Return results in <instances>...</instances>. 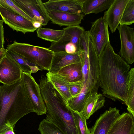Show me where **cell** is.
I'll return each instance as SVG.
<instances>
[{"mask_svg": "<svg viewBox=\"0 0 134 134\" xmlns=\"http://www.w3.org/2000/svg\"><path fill=\"white\" fill-rule=\"evenodd\" d=\"M102 94L98 93L91 94L86 101L83 111L81 113L86 120L88 119L93 114L97 103Z\"/></svg>", "mask_w": 134, "mask_h": 134, "instance_id": "26", "label": "cell"}, {"mask_svg": "<svg viewBox=\"0 0 134 134\" xmlns=\"http://www.w3.org/2000/svg\"><path fill=\"white\" fill-rule=\"evenodd\" d=\"M6 55L15 62L24 72L31 74L36 73L39 70L37 66L30 62L22 56L14 52L7 50Z\"/></svg>", "mask_w": 134, "mask_h": 134, "instance_id": "22", "label": "cell"}, {"mask_svg": "<svg viewBox=\"0 0 134 134\" xmlns=\"http://www.w3.org/2000/svg\"><path fill=\"white\" fill-rule=\"evenodd\" d=\"M116 107H110L100 115L89 130L91 134H107L112 125L120 115Z\"/></svg>", "mask_w": 134, "mask_h": 134, "instance_id": "13", "label": "cell"}, {"mask_svg": "<svg viewBox=\"0 0 134 134\" xmlns=\"http://www.w3.org/2000/svg\"><path fill=\"white\" fill-rule=\"evenodd\" d=\"M134 23V0H129L123 12L119 25H130Z\"/></svg>", "mask_w": 134, "mask_h": 134, "instance_id": "27", "label": "cell"}, {"mask_svg": "<svg viewBox=\"0 0 134 134\" xmlns=\"http://www.w3.org/2000/svg\"><path fill=\"white\" fill-rule=\"evenodd\" d=\"M22 71L18 65L6 55L0 63V82L9 85L21 79Z\"/></svg>", "mask_w": 134, "mask_h": 134, "instance_id": "11", "label": "cell"}, {"mask_svg": "<svg viewBox=\"0 0 134 134\" xmlns=\"http://www.w3.org/2000/svg\"><path fill=\"white\" fill-rule=\"evenodd\" d=\"M131 134H134V131L132 132Z\"/></svg>", "mask_w": 134, "mask_h": 134, "instance_id": "36", "label": "cell"}, {"mask_svg": "<svg viewBox=\"0 0 134 134\" xmlns=\"http://www.w3.org/2000/svg\"><path fill=\"white\" fill-rule=\"evenodd\" d=\"M78 51L80 54L84 85L92 93H98L100 86L99 58L88 31H85L81 35Z\"/></svg>", "mask_w": 134, "mask_h": 134, "instance_id": "4", "label": "cell"}, {"mask_svg": "<svg viewBox=\"0 0 134 134\" xmlns=\"http://www.w3.org/2000/svg\"><path fill=\"white\" fill-rule=\"evenodd\" d=\"M0 15L3 22L14 31L25 34L34 32L37 29L34 26L31 21L1 4Z\"/></svg>", "mask_w": 134, "mask_h": 134, "instance_id": "9", "label": "cell"}, {"mask_svg": "<svg viewBox=\"0 0 134 134\" xmlns=\"http://www.w3.org/2000/svg\"><path fill=\"white\" fill-rule=\"evenodd\" d=\"M84 85L80 93L77 96L71 97L67 101L69 107L73 111L81 113L83 110L87 100L92 94Z\"/></svg>", "mask_w": 134, "mask_h": 134, "instance_id": "23", "label": "cell"}, {"mask_svg": "<svg viewBox=\"0 0 134 134\" xmlns=\"http://www.w3.org/2000/svg\"><path fill=\"white\" fill-rule=\"evenodd\" d=\"M55 74L69 83L83 81L81 63H74L64 67Z\"/></svg>", "mask_w": 134, "mask_h": 134, "instance_id": "18", "label": "cell"}, {"mask_svg": "<svg viewBox=\"0 0 134 134\" xmlns=\"http://www.w3.org/2000/svg\"><path fill=\"white\" fill-rule=\"evenodd\" d=\"M128 96L126 105L129 113L134 117V68L130 69L127 82Z\"/></svg>", "mask_w": 134, "mask_h": 134, "instance_id": "24", "label": "cell"}, {"mask_svg": "<svg viewBox=\"0 0 134 134\" xmlns=\"http://www.w3.org/2000/svg\"><path fill=\"white\" fill-rule=\"evenodd\" d=\"M38 85L46 109L45 119L64 134H79L73 111L66 100L48 80Z\"/></svg>", "mask_w": 134, "mask_h": 134, "instance_id": "3", "label": "cell"}, {"mask_svg": "<svg viewBox=\"0 0 134 134\" xmlns=\"http://www.w3.org/2000/svg\"><path fill=\"white\" fill-rule=\"evenodd\" d=\"M3 20L0 19V50L4 48L5 42L4 30L3 25Z\"/></svg>", "mask_w": 134, "mask_h": 134, "instance_id": "32", "label": "cell"}, {"mask_svg": "<svg viewBox=\"0 0 134 134\" xmlns=\"http://www.w3.org/2000/svg\"><path fill=\"white\" fill-rule=\"evenodd\" d=\"M84 86L83 81L70 83L69 90L72 97H76L81 92Z\"/></svg>", "mask_w": 134, "mask_h": 134, "instance_id": "31", "label": "cell"}, {"mask_svg": "<svg viewBox=\"0 0 134 134\" xmlns=\"http://www.w3.org/2000/svg\"><path fill=\"white\" fill-rule=\"evenodd\" d=\"M78 63H81L80 54L79 51L72 54L64 52H54L50 68L48 72L57 74L63 68Z\"/></svg>", "mask_w": 134, "mask_h": 134, "instance_id": "14", "label": "cell"}, {"mask_svg": "<svg viewBox=\"0 0 134 134\" xmlns=\"http://www.w3.org/2000/svg\"><path fill=\"white\" fill-rule=\"evenodd\" d=\"M33 112L21 79L0 86V134L8 127L14 128L21 118Z\"/></svg>", "mask_w": 134, "mask_h": 134, "instance_id": "2", "label": "cell"}, {"mask_svg": "<svg viewBox=\"0 0 134 134\" xmlns=\"http://www.w3.org/2000/svg\"><path fill=\"white\" fill-rule=\"evenodd\" d=\"M36 32L38 37L52 42H54L59 41L64 33V30L63 29L57 30L40 27L37 29Z\"/></svg>", "mask_w": 134, "mask_h": 134, "instance_id": "25", "label": "cell"}, {"mask_svg": "<svg viewBox=\"0 0 134 134\" xmlns=\"http://www.w3.org/2000/svg\"><path fill=\"white\" fill-rule=\"evenodd\" d=\"M46 77L59 92L67 101L72 97L69 90L70 83L55 74L48 72Z\"/></svg>", "mask_w": 134, "mask_h": 134, "instance_id": "21", "label": "cell"}, {"mask_svg": "<svg viewBox=\"0 0 134 134\" xmlns=\"http://www.w3.org/2000/svg\"><path fill=\"white\" fill-rule=\"evenodd\" d=\"M32 23L34 26L37 29L41 27L42 26L40 23L37 21H34Z\"/></svg>", "mask_w": 134, "mask_h": 134, "instance_id": "35", "label": "cell"}, {"mask_svg": "<svg viewBox=\"0 0 134 134\" xmlns=\"http://www.w3.org/2000/svg\"><path fill=\"white\" fill-rule=\"evenodd\" d=\"M114 0H83L82 5L84 16L91 13L97 14L108 9Z\"/></svg>", "mask_w": 134, "mask_h": 134, "instance_id": "19", "label": "cell"}, {"mask_svg": "<svg viewBox=\"0 0 134 134\" xmlns=\"http://www.w3.org/2000/svg\"><path fill=\"white\" fill-rule=\"evenodd\" d=\"M134 131V117L129 113L120 114L107 134H131Z\"/></svg>", "mask_w": 134, "mask_h": 134, "instance_id": "17", "label": "cell"}, {"mask_svg": "<svg viewBox=\"0 0 134 134\" xmlns=\"http://www.w3.org/2000/svg\"><path fill=\"white\" fill-rule=\"evenodd\" d=\"M63 29L64 33L58 42L72 43L75 46L78 51L80 38L85 29L79 25L68 26Z\"/></svg>", "mask_w": 134, "mask_h": 134, "instance_id": "20", "label": "cell"}, {"mask_svg": "<svg viewBox=\"0 0 134 134\" xmlns=\"http://www.w3.org/2000/svg\"><path fill=\"white\" fill-rule=\"evenodd\" d=\"M83 0H49L43 3L47 10H55L71 13H82Z\"/></svg>", "mask_w": 134, "mask_h": 134, "instance_id": "15", "label": "cell"}, {"mask_svg": "<svg viewBox=\"0 0 134 134\" xmlns=\"http://www.w3.org/2000/svg\"><path fill=\"white\" fill-rule=\"evenodd\" d=\"M7 48L24 57L37 66L39 70L49 71L54 52L48 48L19 43L15 40Z\"/></svg>", "mask_w": 134, "mask_h": 134, "instance_id": "5", "label": "cell"}, {"mask_svg": "<svg viewBox=\"0 0 134 134\" xmlns=\"http://www.w3.org/2000/svg\"><path fill=\"white\" fill-rule=\"evenodd\" d=\"M31 74L22 71L21 80L31 103L33 112L38 115L46 114V109L38 85Z\"/></svg>", "mask_w": 134, "mask_h": 134, "instance_id": "6", "label": "cell"}, {"mask_svg": "<svg viewBox=\"0 0 134 134\" xmlns=\"http://www.w3.org/2000/svg\"><path fill=\"white\" fill-rule=\"evenodd\" d=\"M99 58L100 86L103 94L126 105L130 65L115 52L110 43L106 45Z\"/></svg>", "mask_w": 134, "mask_h": 134, "instance_id": "1", "label": "cell"}, {"mask_svg": "<svg viewBox=\"0 0 134 134\" xmlns=\"http://www.w3.org/2000/svg\"><path fill=\"white\" fill-rule=\"evenodd\" d=\"M119 32L120 48L119 55L128 64L134 62V30L128 25H119L117 29Z\"/></svg>", "mask_w": 134, "mask_h": 134, "instance_id": "10", "label": "cell"}, {"mask_svg": "<svg viewBox=\"0 0 134 134\" xmlns=\"http://www.w3.org/2000/svg\"><path fill=\"white\" fill-rule=\"evenodd\" d=\"M108 26L102 17L91 23L89 34L99 57L106 45L110 42Z\"/></svg>", "mask_w": 134, "mask_h": 134, "instance_id": "8", "label": "cell"}, {"mask_svg": "<svg viewBox=\"0 0 134 134\" xmlns=\"http://www.w3.org/2000/svg\"><path fill=\"white\" fill-rule=\"evenodd\" d=\"M47 12L52 23L60 26L79 25L85 16L83 13L75 14L55 10H47Z\"/></svg>", "mask_w": 134, "mask_h": 134, "instance_id": "16", "label": "cell"}, {"mask_svg": "<svg viewBox=\"0 0 134 134\" xmlns=\"http://www.w3.org/2000/svg\"><path fill=\"white\" fill-rule=\"evenodd\" d=\"M129 0H114L104 14L103 18L109 26L111 33L115 32Z\"/></svg>", "mask_w": 134, "mask_h": 134, "instance_id": "12", "label": "cell"}, {"mask_svg": "<svg viewBox=\"0 0 134 134\" xmlns=\"http://www.w3.org/2000/svg\"><path fill=\"white\" fill-rule=\"evenodd\" d=\"M7 51V49L4 47L0 50V63L3 58L6 55Z\"/></svg>", "mask_w": 134, "mask_h": 134, "instance_id": "33", "label": "cell"}, {"mask_svg": "<svg viewBox=\"0 0 134 134\" xmlns=\"http://www.w3.org/2000/svg\"><path fill=\"white\" fill-rule=\"evenodd\" d=\"M72 111L79 134H91L87 126L86 120L84 116L81 113Z\"/></svg>", "mask_w": 134, "mask_h": 134, "instance_id": "29", "label": "cell"}, {"mask_svg": "<svg viewBox=\"0 0 134 134\" xmlns=\"http://www.w3.org/2000/svg\"><path fill=\"white\" fill-rule=\"evenodd\" d=\"M0 4L4 7L23 16L31 21H33L27 14L16 5L11 0H0Z\"/></svg>", "mask_w": 134, "mask_h": 134, "instance_id": "30", "label": "cell"}, {"mask_svg": "<svg viewBox=\"0 0 134 134\" xmlns=\"http://www.w3.org/2000/svg\"><path fill=\"white\" fill-rule=\"evenodd\" d=\"M38 129L41 134H64L57 127L46 119L40 122Z\"/></svg>", "mask_w": 134, "mask_h": 134, "instance_id": "28", "label": "cell"}, {"mask_svg": "<svg viewBox=\"0 0 134 134\" xmlns=\"http://www.w3.org/2000/svg\"><path fill=\"white\" fill-rule=\"evenodd\" d=\"M18 7L34 21L42 26L47 25L50 20L47 10L41 0H12Z\"/></svg>", "mask_w": 134, "mask_h": 134, "instance_id": "7", "label": "cell"}, {"mask_svg": "<svg viewBox=\"0 0 134 134\" xmlns=\"http://www.w3.org/2000/svg\"><path fill=\"white\" fill-rule=\"evenodd\" d=\"M14 128L12 127H8L1 134H15L14 131Z\"/></svg>", "mask_w": 134, "mask_h": 134, "instance_id": "34", "label": "cell"}]
</instances>
